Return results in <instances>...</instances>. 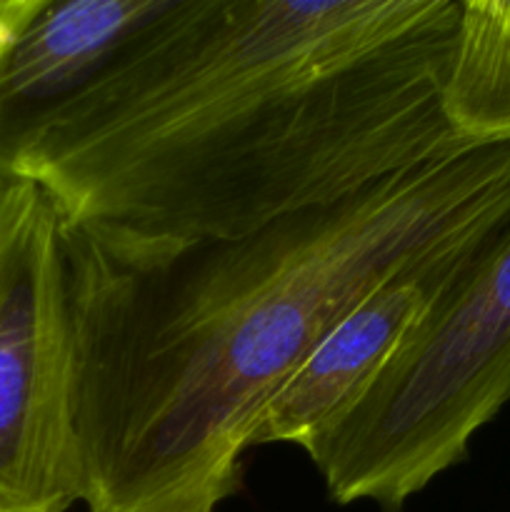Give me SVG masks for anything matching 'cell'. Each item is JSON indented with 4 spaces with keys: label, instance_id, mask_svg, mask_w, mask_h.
<instances>
[{
    "label": "cell",
    "instance_id": "cell-1",
    "mask_svg": "<svg viewBox=\"0 0 510 512\" xmlns=\"http://www.w3.org/2000/svg\"><path fill=\"white\" fill-rule=\"evenodd\" d=\"M460 0H175L10 180L70 225L228 240L478 148L445 110Z\"/></svg>",
    "mask_w": 510,
    "mask_h": 512
},
{
    "label": "cell",
    "instance_id": "cell-2",
    "mask_svg": "<svg viewBox=\"0 0 510 512\" xmlns=\"http://www.w3.org/2000/svg\"><path fill=\"white\" fill-rule=\"evenodd\" d=\"M510 215V140L413 165L228 240L63 220L88 512H218L255 420L390 270Z\"/></svg>",
    "mask_w": 510,
    "mask_h": 512
},
{
    "label": "cell",
    "instance_id": "cell-3",
    "mask_svg": "<svg viewBox=\"0 0 510 512\" xmlns=\"http://www.w3.org/2000/svg\"><path fill=\"white\" fill-rule=\"evenodd\" d=\"M510 403V225L308 450L338 505L398 512Z\"/></svg>",
    "mask_w": 510,
    "mask_h": 512
},
{
    "label": "cell",
    "instance_id": "cell-4",
    "mask_svg": "<svg viewBox=\"0 0 510 512\" xmlns=\"http://www.w3.org/2000/svg\"><path fill=\"white\" fill-rule=\"evenodd\" d=\"M63 215L30 180L0 183V512L83 503Z\"/></svg>",
    "mask_w": 510,
    "mask_h": 512
},
{
    "label": "cell",
    "instance_id": "cell-5",
    "mask_svg": "<svg viewBox=\"0 0 510 512\" xmlns=\"http://www.w3.org/2000/svg\"><path fill=\"white\" fill-rule=\"evenodd\" d=\"M510 215L418 250L363 295L285 380L255 420L250 448L308 450L358 403L415 330L473 273Z\"/></svg>",
    "mask_w": 510,
    "mask_h": 512
},
{
    "label": "cell",
    "instance_id": "cell-6",
    "mask_svg": "<svg viewBox=\"0 0 510 512\" xmlns=\"http://www.w3.org/2000/svg\"><path fill=\"white\" fill-rule=\"evenodd\" d=\"M175 0H0V183L48 120Z\"/></svg>",
    "mask_w": 510,
    "mask_h": 512
},
{
    "label": "cell",
    "instance_id": "cell-7",
    "mask_svg": "<svg viewBox=\"0 0 510 512\" xmlns=\"http://www.w3.org/2000/svg\"><path fill=\"white\" fill-rule=\"evenodd\" d=\"M445 110L473 143L510 140V0H460Z\"/></svg>",
    "mask_w": 510,
    "mask_h": 512
}]
</instances>
